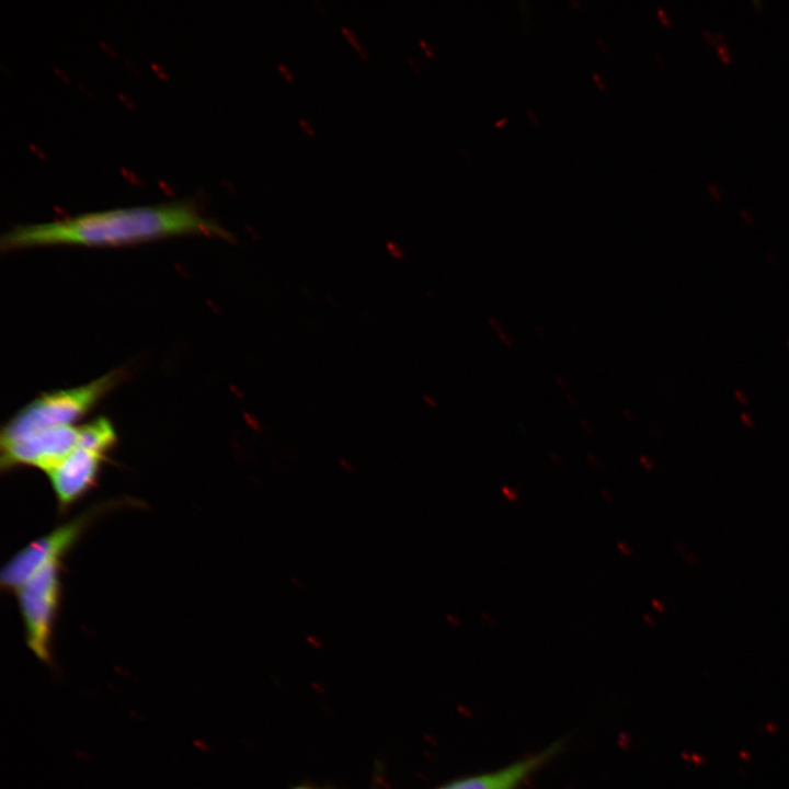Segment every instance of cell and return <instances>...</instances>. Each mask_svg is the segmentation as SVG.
Segmentation results:
<instances>
[{"label":"cell","mask_w":789,"mask_h":789,"mask_svg":"<svg viewBox=\"0 0 789 789\" xmlns=\"http://www.w3.org/2000/svg\"><path fill=\"white\" fill-rule=\"evenodd\" d=\"M192 233L231 238L224 227L204 216L195 203L181 199L19 225L2 235L0 245L8 251L65 244L115 247Z\"/></svg>","instance_id":"1"},{"label":"cell","mask_w":789,"mask_h":789,"mask_svg":"<svg viewBox=\"0 0 789 789\" xmlns=\"http://www.w3.org/2000/svg\"><path fill=\"white\" fill-rule=\"evenodd\" d=\"M121 377L118 371H112L87 385L37 397L3 426L1 439H11L36 430L72 425L92 410Z\"/></svg>","instance_id":"2"},{"label":"cell","mask_w":789,"mask_h":789,"mask_svg":"<svg viewBox=\"0 0 789 789\" xmlns=\"http://www.w3.org/2000/svg\"><path fill=\"white\" fill-rule=\"evenodd\" d=\"M60 560L41 568L18 590L26 644L43 663L52 662L53 625L60 599Z\"/></svg>","instance_id":"3"},{"label":"cell","mask_w":789,"mask_h":789,"mask_svg":"<svg viewBox=\"0 0 789 789\" xmlns=\"http://www.w3.org/2000/svg\"><path fill=\"white\" fill-rule=\"evenodd\" d=\"M77 446L78 426L73 425L47 427L1 439V469L32 466L48 473Z\"/></svg>","instance_id":"4"},{"label":"cell","mask_w":789,"mask_h":789,"mask_svg":"<svg viewBox=\"0 0 789 789\" xmlns=\"http://www.w3.org/2000/svg\"><path fill=\"white\" fill-rule=\"evenodd\" d=\"M95 512L93 510L78 516L19 551L2 568L0 575L2 587L18 590L45 564L60 560L78 541Z\"/></svg>","instance_id":"5"},{"label":"cell","mask_w":789,"mask_h":789,"mask_svg":"<svg viewBox=\"0 0 789 789\" xmlns=\"http://www.w3.org/2000/svg\"><path fill=\"white\" fill-rule=\"evenodd\" d=\"M104 458L98 453L77 446L47 473L60 512L66 511L96 484Z\"/></svg>","instance_id":"6"},{"label":"cell","mask_w":789,"mask_h":789,"mask_svg":"<svg viewBox=\"0 0 789 789\" xmlns=\"http://www.w3.org/2000/svg\"><path fill=\"white\" fill-rule=\"evenodd\" d=\"M553 745L501 769L457 779L437 789H519L557 752Z\"/></svg>","instance_id":"7"},{"label":"cell","mask_w":789,"mask_h":789,"mask_svg":"<svg viewBox=\"0 0 789 789\" xmlns=\"http://www.w3.org/2000/svg\"><path fill=\"white\" fill-rule=\"evenodd\" d=\"M117 441L112 422L99 416L81 426H78V447H82L102 456L115 446Z\"/></svg>","instance_id":"8"},{"label":"cell","mask_w":789,"mask_h":789,"mask_svg":"<svg viewBox=\"0 0 789 789\" xmlns=\"http://www.w3.org/2000/svg\"><path fill=\"white\" fill-rule=\"evenodd\" d=\"M592 77H593L595 83L597 84L598 89H599L601 91H605V90H606V87H605L604 83H602V80H601L598 73L594 71V72L592 73Z\"/></svg>","instance_id":"9"},{"label":"cell","mask_w":789,"mask_h":789,"mask_svg":"<svg viewBox=\"0 0 789 789\" xmlns=\"http://www.w3.org/2000/svg\"><path fill=\"white\" fill-rule=\"evenodd\" d=\"M658 13H659V15H660L661 21H662L665 25H668V24H670L668 19L665 16V12H664V10H663L661 7L658 8Z\"/></svg>","instance_id":"10"},{"label":"cell","mask_w":789,"mask_h":789,"mask_svg":"<svg viewBox=\"0 0 789 789\" xmlns=\"http://www.w3.org/2000/svg\"><path fill=\"white\" fill-rule=\"evenodd\" d=\"M718 50H719L720 55L723 57L724 60H729V56H728V54H727V50H725L721 45L718 46Z\"/></svg>","instance_id":"11"},{"label":"cell","mask_w":789,"mask_h":789,"mask_svg":"<svg viewBox=\"0 0 789 789\" xmlns=\"http://www.w3.org/2000/svg\"><path fill=\"white\" fill-rule=\"evenodd\" d=\"M507 121H508V118H507V117H504L503 119L498 121V122L494 124V127H502Z\"/></svg>","instance_id":"12"},{"label":"cell","mask_w":789,"mask_h":789,"mask_svg":"<svg viewBox=\"0 0 789 789\" xmlns=\"http://www.w3.org/2000/svg\"><path fill=\"white\" fill-rule=\"evenodd\" d=\"M708 188H709V191L712 192V194L716 196V198H720V194H718V192L714 190V187L712 185H709Z\"/></svg>","instance_id":"13"},{"label":"cell","mask_w":789,"mask_h":789,"mask_svg":"<svg viewBox=\"0 0 789 789\" xmlns=\"http://www.w3.org/2000/svg\"><path fill=\"white\" fill-rule=\"evenodd\" d=\"M742 420H743L744 423H746L747 425H752V423L750 422V420H748V418H747L746 414H742Z\"/></svg>","instance_id":"14"},{"label":"cell","mask_w":789,"mask_h":789,"mask_svg":"<svg viewBox=\"0 0 789 789\" xmlns=\"http://www.w3.org/2000/svg\"><path fill=\"white\" fill-rule=\"evenodd\" d=\"M294 789H319V788H313V787L305 786V787H297V788H294Z\"/></svg>","instance_id":"15"}]
</instances>
